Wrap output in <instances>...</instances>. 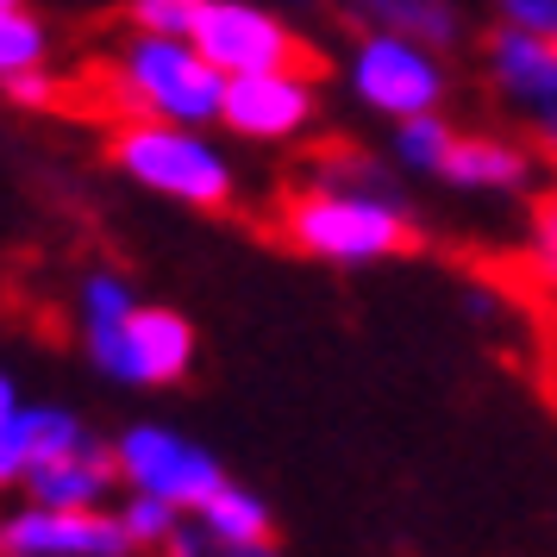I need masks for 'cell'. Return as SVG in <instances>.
<instances>
[{"mask_svg":"<svg viewBox=\"0 0 557 557\" xmlns=\"http://www.w3.org/2000/svg\"><path fill=\"white\" fill-rule=\"evenodd\" d=\"M232 76L213 70L195 38H157L126 32V45L107 63V95L132 120H163V126H220Z\"/></svg>","mask_w":557,"mask_h":557,"instance_id":"cell-1","label":"cell"},{"mask_svg":"<svg viewBox=\"0 0 557 557\" xmlns=\"http://www.w3.org/2000/svg\"><path fill=\"white\" fill-rule=\"evenodd\" d=\"M282 238L295 251L320 257V263L363 270V263H388V257L413 251L420 232H413V213L395 195H376V188H301L282 213Z\"/></svg>","mask_w":557,"mask_h":557,"instance_id":"cell-2","label":"cell"},{"mask_svg":"<svg viewBox=\"0 0 557 557\" xmlns=\"http://www.w3.org/2000/svg\"><path fill=\"white\" fill-rule=\"evenodd\" d=\"M113 170L145 188V195H163L176 207H195V213H213V207L232 201L238 188V170L220 138H207L201 126H163V120H126L113 132Z\"/></svg>","mask_w":557,"mask_h":557,"instance_id":"cell-3","label":"cell"},{"mask_svg":"<svg viewBox=\"0 0 557 557\" xmlns=\"http://www.w3.org/2000/svg\"><path fill=\"white\" fill-rule=\"evenodd\" d=\"M345 82H351L357 101L370 113H382L388 126L438 113L445 95H451L445 51H432L420 38H401V32H357L351 57H345Z\"/></svg>","mask_w":557,"mask_h":557,"instance_id":"cell-4","label":"cell"},{"mask_svg":"<svg viewBox=\"0 0 557 557\" xmlns=\"http://www.w3.org/2000/svg\"><path fill=\"white\" fill-rule=\"evenodd\" d=\"M113 457H120L126 488H138V495H163V502H176L182 513H195L213 488H226L232 482L207 445H195L188 432L163 426V420H132V426H120Z\"/></svg>","mask_w":557,"mask_h":557,"instance_id":"cell-5","label":"cell"},{"mask_svg":"<svg viewBox=\"0 0 557 557\" xmlns=\"http://www.w3.org/2000/svg\"><path fill=\"white\" fill-rule=\"evenodd\" d=\"M82 351H88V363L107 382H120V388H170V382H182L195 370L201 338H195V326L182 320L176 307L145 301L126 326H113L107 338H88Z\"/></svg>","mask_w":557,"mask_h":557,"instance_id":"cell-6","label":"cell"},{"mask_svg":"<svg viewBox=\"0 0 557 557\" xmlns=\"http://www.w3.org/2000/svg\"><path fill=\"white\" fill-rule=\"evenodd\" d=\"M482 76L495 88V101L527 126V138L545 157H557V45L532 32L495 26L482 38Z\"/></svg>","mask_w":557,"mask_h":557,"instance_id":"cell-7","label":"cell"},{"mask_svg":"<svg viewBox=\"0 0 557 557\" xmlns=\"http://www.w3.org/2000/svg\"><path fill=\"white\" fill-rule=\"evenodd\" d=\"M201 57L226 76H257V70H307V45L295 26L257 7V0H201L195 7V32H188Z\"/></svg>","mask_w":557,"mask_h":557,"instance_id":"cell-8","label":"cell"},{"mask_svg":"<svg viewBox=\"0 0 557 557\" xmlns=\"http://www.w3.org/2000/svg\"><path fill=\"white\" fill-rule=\"evenodd\" d=\"M113 507H13L0 520V557H132Z\"/></svg>","mask_w":557,"mask_h":557,"instance_id":"cell-9","label":"cell"},{"mask_svg":"<svg viewBox=\"0 0 557 557\" xmlns=\"http://www.w3.org/2000/svg\"><path fill=\"white\" fill-rule=\"evenodd\" d=\"M95 445V432L82 426L76 407L63 401H26L20 376H0V482H26V470L57 463V457Z\"/></svg>","mask_w":557,"mask_h":557,"instance_id":"cell-10","label":"cell"},{"mask_svg":"<svg viewBox=\"0 0 557 557\" xmlns=\"http://www.w3.org/2000/svg\"><path fill=\"white\" fill-rule=\"evenodd\" d=\"M313 107L320 95L307 70H257V76H232L220 126L245 145H288L313 126Z\"/></svg>","mask_w":557,"mask_h":557,"instance_id":"cell-11","label":"cell"},{"mask_svg":"<svg viewBox=\"0 0 557 557\" xmlns=\"http://www.w3.org/2000/svg\"><path fill=\"white\" fill-rule=\"evenodd\" d=\"M532 145L502 138V132H457L451 157H445V188L457 195H527L532 188Z\"/></svg>","mask_w":557,"mask_h":557,"instance_id":"cell-12","label":"cell"},{"mask_svg":"<svg viewBox=\"0 0 557 557\" xmlns=\"http://www.w3.org/2000/svg\"><path fill=\"white\" fill-rule=\"evenodd\" d=\"M120 457H113V445H82V451L57 457V463H38V470H26V502L38 507H107L113 502V488H120Z\"/></svg>","mask_w":557,"mask_h":557,"instance_id":"cell-13","label":"cell"},{"mask_svg":"<svg viewBox=\"0 0 557 557\" xmlns=\"http://www.w3.org/2000/svg\"><path fill=\"white\" fill-rule=\"evenodd\" d=\"M345 20L357 32H401L432 51L463 45V7L457 0H345Z\"/></svg>","mask_w":557,"mask_h":557,"instance_id":"cell-14","label":"cell"},{"mask_svg":"<svg viewBox=\"0 0 557 557\" xmlns=\"http://www.w3.org/2000/svg\"><path fill=\"white\" fill-rule=\"evenodd\" d=\"M138 288H132L126 270H88V276L76 282V332L82 345L88 338H107L113 326H126L132 313H138Z\"/></svg>","mask_w":557,"mask_h":557,"instance_id":"cell-15","label":"cell"},{"mask_svg":"<svg viewBox=\"0 0 557 557\" xmlns=\"http://www.w3.org/2000/svg\"><path fill=\"white\" fill-rule=\"evenodd\" d=\"M457 132L445 126V113H420V120H395L388 132V157H395V170L407 176H445V157H451Z\"/></svg>","mask_w":557,"mask_h":557,"instance_id":"cell-16","label":"cell"},{"mask_svg":"<svg viewBox=\"0 0 557 557\" xmlns=\"http://www.w3.org/2000/svg\"><path fill=\"white\" fill-rule=\"evenodd\" d=\"M45 63H51V26L26 0H0V82L45 70Z\"/></svg>","mask_w":557,"mask_h":557,"instance_id":"cell-17","label":"cell"},{"mask_svg":"<svg viewBox=\"0 0 557 557\" xmlns=\"http://www.w3.org/2000/svg\"><path fill=\"white\" fill-rule=\"evenodd\" d=\"M195 520L207 532H220V539H270V502L245 488V482H226V488H213L201 507H195Z\"/></svg>","mask_w":557,"mask_h":557,"instance_id":"cell-18","label":"cell"},{"mask_svg":"<svg viewBox=\"0 0 557 557\" xmlns=\"http://www.w3.org/2000/svg\"><path fill=\"white\" fill-rule=\"evenodd\" d=\"M120 513V527H126V539L138 545V552H170L182 532V513L176 502H163V495H138V488H126V502L113 507Z\"/></svg>","mask_w":557,"mask_h":557,"instance_id":"cell-19","label":"cell"},{"mask_svg":"<svg viewBox=\"0 0 557 557\" xmlns=\"http://www.w3.org/2000/svg\"><path fill=\"white\" fill-rule=\"evenodd\" d=\"M163 557H282L276 552V539H220V532H207L195 513L182 520V532H176V545Z\"/></svg>","mask_w":557,"mask_h":557,"instance_id":"cell-20","label":"cell"},{"mask_svg":"<svg viewBox=\"0 0 557 557\" xmlns=\"http://www.w3.org/2000/svg\"><path fill=\"white\" fill-rule=\"evenodd\" d=\"M313 188H376V195H395L388 188V170L376 157H357V151H326L313 163Z\"/></svg>","mask_w":557,"mask_h":557,"instance_id":"cell-21","label":"cell"},{"mask_svg":"<svg viewBox=\"0 0 557 557\" xmlns=\"http://www.w3.org/2000/svg\"><path fill=\"white\" fill-rule=\"evenodd\" d=\"M195 7L201 0H126V26L157 32V38H188L195 32Z\"/></svg>","mask_w":557,"mask_h":557,"instance_id":"cell-22","label":"cell"},{"mask_svg":"<svg viewBox=\"0 0 557 557\" xmlns=\"http://www.w3.org/2000/svg\"><path fill=\"white\" fill-rule=\"evenodd\" d=\"M527 263H532V276L545 282V288H557V195H545V201L532 207Z\"/></svg>","mask_w":557,"mask_h":557,"instance_id":"cell-23","label":"cell"},{"mask_svg":"<svg viewBox=\"0 0 557 557\" xmlns=\"http://www.w3.org/2000/svg\"><path fill=\"white\" fill-rule=\"evenodd\" d=\"M495 26L532 32V38H557V0H488Z\"/></svg>","mask_w":557,"mask_h":557,"instance_id":"cell-24","label":"cell"},{"mask_svg":"<svg viewBox=\"0 0 557 557\" xmlns=\"http://www.w3.org/2000/svg\"><path fill=\"white\" fill-rule=\"evenodd\" d=\"M0 88H7V101L26 107V113H45V107L63 101V82L51 76V63H45V70H26V76H7Z\"/></svg>","mask_w":557,"mask_h":557,"instance_id":"cell-25","label":"cell"},{"mask_svg":"<svg viewBox=\"0 0 557 557\" xmlns=\"http://www.w3.org/2000/svg\"><path fill=\"white\" fill-rule=\"evenodd\" d=\"M301 7H320V0H301Z\"/></svg>","mask_w":557,"mask_h":557,"instance_id":"cell-26","label":"cell"},{"mask_svg":"<svg viewBox=\"0 0 557 557\" xmlns=\"http://www.w3.org/2000/svg\"><path fill=\"white\" fill-rule=\"evenodd\" d=\"M552 45H557V38H552Z\"/></svg>","mask_w":557,"mask_h":557,"instance_id":"cell-27","label":"cell"}]
</instances>
